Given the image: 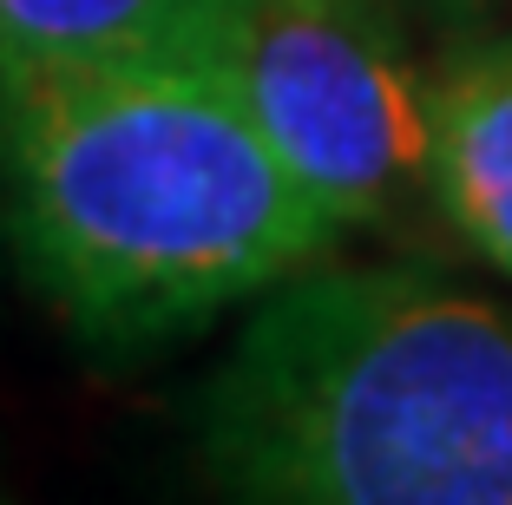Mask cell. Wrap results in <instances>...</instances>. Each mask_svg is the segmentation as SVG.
Returning <instances> with one entry per match:
<instances>
[{
    "mask_svg": "<svg viewBox=\"0 0 512 505\" xmlns=\"http://www.w3.org/2000/svg\"><path fill=\"white\" fill-rule=\"evenodd\" d=\"M256 0H0V86L106 66L224 73Z\"/></svg>",
    "mask_w": 512,
    "mask_h": 505,
    "instance_id": "277c9868",
    "label": "cell"
},
{
    "mask_svg": "<svg viewBox=\"0 0 512 505\" xmlns=\"http://www.w3.org/2000/svg\"><path fill=\"white\" fill-rule=\"evenodd\" d=\"M224 79L342 230L427 184V86L381 0H256Z\"/></svg>",
    "mask_w": 512,
    "mask_h": 505,
    "instance_id": "3957f363",
    "label": "cell"
},
{
    "mask_svg": "<svg viewBox=\"0 0 512 505\" xmlns=\"http://www.w3.org/2000/svg\"><path fill=\"white\" fill-rule=\"evenodd\" d=\"M191 460L256 505H512V309L309 263L211 368Z\"/></svg>",
    "mask_w": 512,
    "mask_h": 505,
    "instance_id": "7a4b0ae2",
    "label": "cell"
},
{
    "mask_svg": "<svg viewBox=\"0 0 512 505\" xmlns=\"http://www.w3.org/2000/svg\"><path fill=\"white\" fill-rule=\"evenodd\" d=\"M427 191L440 217L512 276V40L460 46L427 79Z\"/></svg>",
    "mask_w": 512,
    "mask_h": 505,
    "instance_id": "5b68a950",
    "label": "cell"
},
{
    "mask_svg": "<svg viewBox=\"0 0 512 505\" xmlns=\"http://www.w3.org/2000/svg\"><path fill=\"white\" fill-rule=\"evenodd\" d=\"M0 230L92 355L165 348L335 250L342 217L211 66L0 86Z\"/></svg>",
    "mask_w": 512,
    "mask_h": 505,
    "instance_id": "6da1fadb",
    "label": "cell"
}]
</instances>
